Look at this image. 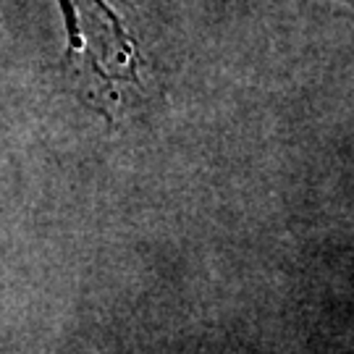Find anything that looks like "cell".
I'll return each mask as SVG.
<instances>
[{"instance_id": "6da1fadb", "label": "cell", "mask_w": 354, "mask_h": 354, "mask_svg": "<svg viewBox=\"0 0 354 354\" xmlns=\"http://www.w3.org/2000/svg\"><path fill=\"white\" fill-rule=\"evenodd\" d=\"M61 8L66 13V29H68V53H84L87 50V39H84V21L87 13L84 8H92L95 13H100L111 21H121L118 13L111 8L108 0H61Z\"/></svg>"}]
</instances>
